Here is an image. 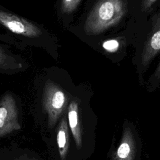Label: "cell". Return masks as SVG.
Returning <instances> with one entry per match:
<instances>
[{
  "label": "cell",
  "mask_w": 160,
  "mask_h": 160,
  "mask_svg": "<svg viewBox=\"0 0 160 160\" xmlns=\"http://www.w3.org/2000/svg\"><path fill=\"white\" fill-rule=\"evenodd\" d=\"M154 78H160V62H159V66H158V68H157L156 71H155Z\"/></svg>",
  "instance_id": "obj_12"
},
{
  "label": "cell",
  "mask_w": 160,
  "mask_h": 160,
  "mask_svg": "<svg viewBox=\"0 0 160 160\" xmlns=\"http://www.w3.org/2000/svg\"><path fill=\"white\" fill-rule=\"evenodd\" d=\"M127 10L125 0H99L88 16L84 26L87 34L95 35L118 24Z\"/></svg>",
  "instance_id": "obj_1"
},
{
  "label": "cell",
  "mask_w": 160,
  "mask_h": 160,
  "mask_svg": "<svg viewBox=\"0 0 160 160\" xmlns=\"http://www.w3.org/2000/svg\"><path fill=\"white\" fill-rule=\"evenodd\" d=\"M160 51V17L158 19L144 46L141 62L147 65Z\"/></svg>",
  "instance_id": "obj_5"
},
{
  "label": "cell",
  "mask_w": 160,
  "mask_h": 160,
  "mask_svg": "<svg viewBox=\"0 0 160 160\" xmlns=\"http://www.w3.org/2000/svg\"><path fill=\"white\" fill-rule=\"evenodd\" d=\"M21 67V64L18 63L13 57L8 54L5 51L0 47V69H14Z\"/></svg>",
  "instance_id": "obj_8"
},
{
  "label": "cell",
  "mask_w": 160,
  "mask_h": 160,
  "mask_svg": "<svg viewBox=\"0 0 160 160\" xmlns=\"http://www.w3.org/2000/svg\"><path fill=\"white\" fill-rule=\"evenodd\" d=\"M69 125L72 134L76 148L80 149L82 146V132L79 119V106L76 100L72 101L68 106Z\"/></svg>",
  "instance_id": "obj_6"
},
{
  "label": "cell",
  "mask_w": 160,
  "mask_h": 160,
  "mask_svg": "<svg viewBox=\"0 0 160 160\" xmlns=\"http://www.w3.org/2000/svg\"><path fill=\"white\" fill-rule=\"evenodd\" d=\"M21 128L16 101L11 94L6 93L0 100V138Z\"/></svg>",
  "instance_id": "obj_3"
},
{
  "label": "cell",
  "mask_w": 160,
  "mask_h": 160,
  "mask_svg": "<svg viewBox=\"0 0 160 160\" xmlns=\"http://www.w3.org/2000/svg\"><path fill=\"white\" fill-rule=\"evenodd\" d=\"M102 46H103L104 49H105L106 50H107L108 51L114 52L119 48V42L118 41L114 40V39L108 40V41H105L103 43Z\"/></svg>",
  "instance_id": "obj_11"
},
{
  "label": "cell",
  "mask_w": 160,
  "mask_h": 160,
  "mask_svg": "<svg viewBox=\"0 0 160 160\" xmlns=\"http://www.w3.org/2000/svg\"><path fill=\"white\" fill-rule=\"evenodd\" d=\"M131 152L129 136H124L123 139L117 151V156L120 160H126Z\"/></svg>",
  "instance_id": "obj_9"
},
{
  "label": "cell",
  "mask_w": 160,
  "mask_h": 160,
  "mask_svg": "<svg viewBox=\"0 0 160 160\" xmlns=\"http://www.w3.org/2000/svg\"><path fill=\"white\" fill-rule=\"evenodd\" d=\"M68 97L63 89L54 82L48 80L44 87L42 105L48 114V125L52 128L66 109Z\"/></svg>",
  "instance_id": "obj_2"
},
{
  "label": "cell",
  "mask_w": 160,
  "mask_h": 160,
  "mask_svg": "<svg viewBox=\"0 0 160 160\" xmlns=\"http://www.w3.org/2000/svg\"><path fill=\"white\" fill-rule=\"evenodd\" d=\"M81 0H62L61 9L62 12L71 13L78 6Z\"/></svg>",
  "instance_id": "obj_10"
},
{
  "label": "cell",
  "mask_w": 160,
  "mask_h": 160,
  "mask_svg": "<svg viewBox=\"0 0 160 160\" xmlns=\"http://www.w3.org/2000/svg\"><path fill=\"white\" fill-rule=\"evenodd\" d=\"M0 24L12 32L27 36L38 37L42 34L41 29L31 21L0 9Z\"/></svg>",
  "instance_id": "obj_4"
},
{
  "label": "cell",
  "mask_w": 160,
  "mask_h": 160,
  "mask_svg": "<svg viewBox=\"0 0 160 160\" xmlns=\"http://www.w3.org/2000/svg\"><path fill=\"white\" fill-rule=\"evenodd\" d=\"M19 160H30V159H20Z\"/></svg>",
  "instance_id": "obj_13"
},
{
  "label": "cell",
  "mask_w": 160,
  "mask_h": 160,
  "mask_svg": "<svg viewBox=\"0 0 160 160\" xmlns=\"http://www.w3.org/2000/svg\"><path fill=\"white\" fill-rule=\"evenodd\" d=\"M57 142L60 158L61 160H65L69 150V129L66 118H63L60 122L57 132Z\"/></svg>",
  "instance_id": "obj_7"
}]
</instances>
